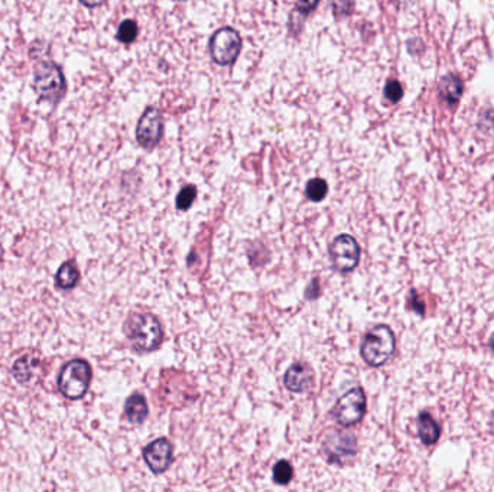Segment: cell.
<instances>
[{"label": "cell", "mask_w": 494, "mask_h": 492, "mask_svg": "<svg viewBox=\"0 0 494 492\" xmlns=\"http://www.w3.org/2000/svg\"><path fill=\"white\" fill-rule=\"evenodd\" d=\"M91 367L86 360L67 363L58 377V389L68 400H80L86 396L91 382Z\"/></svg>", "instance_id": "3"}, {"label": "cell", "mask_w": 494, "mask_h": 492, "mask_svg": "<svg viewBox=\"0 0 494 492\" xmlns=\"http://www.w3.org/2000/svg\"><path fill=\"white\" fill-rule=\"evenodd\" d=\"M307 198L312 202H321L325 200L328 194V183L322 178H312L308 181L307 188H305Z\"/></svg>", "instance_id": "17"}, {"label": "cell", "mask_w": 494, "mask_h": 492, "mask_svg": "<svg viewBox=\"0 0 494 492\" xmlns=\"http://www.w3.org/2000/svg\"><path fill=\"white\" fill-rule=\"evenodd\" d=\"M329 257H331L336 270L348 273L354 270L360 261L359 242L348 234H341L336 237L331 245H329Z\"/></svg>", "instance_id": "7"}, {"label": "cell", "mask_w": 494, "mask_h": 492, "mask_svg": "<svg viewBox=\"0 0 494 492\" xmlns=\"http://www.w3.org/2000/svg\"><path fill=\"white\" fill-rule=\"evenodd\" d=\"M243 48V41L239 32L230 26L220 28L213 34L208 44L210 57L217 65H232L239 58Z\"/></svg>", "instance_id": "4"}, {"label": "cell", "mask_w": 494, "mask_h": 492, "mask_svg": "<svg viewBox=\"0 0 494 492\" xmlns=\"http://www.w3.org/2000/svg\"><path fill=\"white\" fill-rule=\"evenodd\" d=\"M41 361L37 357V355H25V357H20L12 367V375L16 378V381L22 382V384H26V382H30L34 378L35 370L39 367Z\"/></svg>", "instance_id": "13"}, {"label": "cell", "mask_w": 494, "mask_h": 492, "mask_svg": "<svg viewBox=\"0 0 494 492\" xmlns=\"http://www.w3.org/2000/svg\"><path fill=\"white\" fill-rule=\"evenodd\" d=\"M293 478V468L288 460H279L273 467V481L278 485H288Z\"/></svg>", "instance_id": "19"}, {"label": "cell", "mask_w": 494, "mask_h": 492, "mask_svg": "<svg viewBox=\"0 0 494 492\" xmlns=\"http://www.w3.org/2000/svg\"><path fill=\"white\" fill-rule=\"evenodd\" d=\"M319 4V0H296V11L302 15H310L312 13Z\"/></svg>", "instance_id": "23"}, {"label": "cell", "mask_w": 494, "mask_h": 492, "mask_svg": "<svg viewBox=\"0 0 494 492\" xmlns=\"http://www.w3.org/2000/svg\"><path fill=\"white\" fill-rule=\"evenodd\" d=\"M357 451V441L351 433L334 432L325 437L322 452L329 463L344 465L347 459L353 458Z\"/></svg>", "instance_id": "9"}, {"label": "cell", "mask_w": 494, "mask_h": 492, "mask_svg": "<svg viewBox=\"0 0 494 492\" xmlns=\"http://www.w3.org/2000/svg\"><path fill=\"white\" fill-rule=\"evenodd\" d=\"M383 93H384V97H386L391 103L396 104L403 97V87H402V84L399 83V81L391 79V81H388L386 86H384Z\"/></svg>", "instance_id": "21"}, {"label": "cell", "mask_w": 494, "mask_h": 492, "mask_svg": "<svg viewBox=\"0 0 494 492\" xmlns=\"http://www.w3.org/2000/svg\"><path fill=\"white\" fill-rule=\"evenodd\" d=\"M418 434L426 446L435 445L439 439V426L428 412H422L418 417Z\"/></svg>", "instance_id": "14"}, {"label": "cell", "mask_w": 494, "mask_h": 492, "mask_svg": "<svg viewBox=\"0 0 494 492\" xmlns=\"http://www.w3.org/2000/svg\"><path fill=\"white\" fill-rule=\"evenodd\" d=\"M80 2L86 8H99L106 2V0H80Z\"/></svg>", "instance_id": "24"}, {"label": "cell", "mask_w": 494, "mask_h": 492, "mask_svg": "<svg viewBox=\"0 0 494 492\" xmlns=\"http://www.w3.org/2000/svg\"><path fill=\"white\" fill-rule=\"evenodd\" d=\"M142 455L153 474H162L171 467L174 459V446L168 439L159 437L144 449Z\"/></svg>", "instance_id": "10"}, {"label": "cell", "mask_w": 494, "mask_h": 492, "mask_svg": "<svg viewBox=\"0 0 494 492\" xmlns=\"http://www.w3.org/2000/svg\"><path fill=\"white\" fill-rule=\"evenodd\" d=\"M366 413V394L363 389L355 387L341 396L334 408L333 416L337 423L344 427L360 423Z\"/></svg>", "instance_id": "6"}, {"label": "cell", "mask_w": 494, "mask_h": 492, "mask_svg": "<svg viewBox=\"0 0 494 492\" xmlns=\"http://www.w3.org/2000/svg\"><path fill=\"white\" fill-rule=\"evenodd\" d=\"M315 374L314 370L304 363L292 364L284 377L285 387L292 393H305L310 391L314 386Z\"/></svg>", "instance_id": "11"}, {"label": "cell", "mask_w": 494, "mask_h": 492, "mask_svg": "<svg viewBox=\"0 0 494 492\" xmlns=\"http://www.w3.org/2000/svg\"><path fill=\"white\" fill-rule=\"evenodd\" d=\"M395 334L388 325H377L365 335L362 342V357L370 367H381L386 364L395 352Z\"/></svg>", "instance_id": "2"}, {"label": "cell", "mask_w": 494, "mask_h": 492, "mask_svg": "<svg viewBox=\"0 0 494 492\" xmlns=\"http://www.w3.org/2000/svg\"><path fill=\"white\" fill-rule=\"evenodd\" d=\"M461 93H462V83L457 75H452V74L445 75L441 79V83H439V94H441V97L450 105H455L460 101Z\"/></svg>", "instance_id": "15"}, {"label": "cell", "mask_w": 494, "mask_h": 492, "mask_svg": "<svg viewBox=\"0 0 494 492\" xmlns=\"http://www.w3.org/2000/svg\"><path fill=\"white\" fill-rule=\"evenodd\" d=\"M490 348H491V351L494 352V334H493L491 338H490Z\"/></svg>", "instance_id": "25"}, {"label": "cell", "mask_w": 494, "mask_h": 492, "mask_svg": "<svg viewBox=\"0 0 494 492\" xmlns=\"http://www.w3.org/2000/svg\"><path fill=\"white\" fill-rule=\"evenodd\" d=\"M175 2H185V0H175Z\"/></svg>", "instance_id": "26"}, {"label": "cell", "mask_w": 494, "mask_h": 492, "mask_svg": "<svg viewBox=\"0 0 494 492\" xmlns=\"http://www.w3.org/2000/svg\"><path fill=\"white\" fill-rule=\"evenodd\" d=\"M80 280V270L74 261H65L57 271L55 285L63 290H68L77 286Z\"/></svg>", "instance_id": "16"}, {"label": "cell", "mask_w": 494, "mask_h": 492, "mask_svg": "<svg viewBox=\"0 0 494 492\" xmlns=\"http://www.w3.org/2000/svg\"><path fill=\"white\" fill-rule=\"evenodd\" d=\"M148 403L145 396H142L141 393H134L132 394L125 404V416L129 420V423L133 425H141L145 422V419L148 417Z\"/></svg>", "instance_id": "12"}, {"label": "cell", "mask_w": 494, "mask_h": 492, "mask_svg": "<svg viewBox=\"0 0 494 492\" xmlns=\"http://www.w3.org/2000/svg\"><path fill=\"white\" fill-rule=\"evenodd\" d=\"M34 90L39 98L57 103L65 93V78L58 65L53 63H41L35 68Z\"/></svg>", "instance_id": "5"}, {"label": "cell", "mask_w": 494, "mask_h": 492, "mask_svg": "<svg viewBox=\"0 0 494 492\" xmlns=\"http://www.w3.org/2000/svg\"><path fill=\"white\" fill-rule=\"evenodd\" d=\"M196 198H197V188H196V185H185L179 190V194L177 195L175 207L179 211H186V209L191 208L192 204H194Z\"/></svg>", "instance_id": "18"}, {"label": "cell", "mask_w": 494, "mask_h": 492, "mask_svg": "<svg viewBox=\"0 0 494 492\" xmlns=\"http://www.w3.org/2000/svg\"><path fill=\"white\" fill-rule=\"evenodd\" d=\"M163 116L159 108L149 105L136 127V141L142 148L152 149L159 145L163 136Z\"/></svg>", "instance_id": "8"}, {"label": "cell", "mask_w": 494, "mask_h": 492, "mask_svg": "<svg viewBox=\"0 0 494 492\" xmlns=\"http://www.w3.org/2000/svg\"><path fill=\"white\" fill-rule=\"evenodd\" d=\"M125 334L137 352H152L163 339L160 322L148 312L132 313L125 323Z\"/></svg>", "instance_id": "1"}, {"label": "cell", "mask_w": 494, "mask_h": 492, "mask_svg": "<svg viewBox=\"0 0 494 492\" xmlns=\"http://www.w3.org/2000/svg\"><path fill=\"white\" fill-rule=\"evenodd\" d=\"M137 32H139V30H137V23L132 19H126L119 25L116 38L122 44H132L136 39Z\"/></svg>", "instance_id": "20"}, {"label": "cell", "mask_w": 494, "mask_h": 492, "mask_svg": "<svg viewBox=\"0 0 494 492\" xmlns=\"http://www.w3.org/2000/svg\"><path fill=\"white\" fill-rule=\"evenodd\" d=\"M336 16H347L353 11V0H329Z\"/></svg>", "instance_id": "22"}]
</instances>
